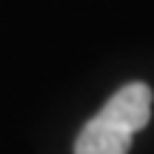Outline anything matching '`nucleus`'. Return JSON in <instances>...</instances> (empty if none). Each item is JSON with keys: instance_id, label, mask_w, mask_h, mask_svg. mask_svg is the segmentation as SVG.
Masks as SVG:
<instances>
[{"instance_id": "f257e3e1", "label": "nucleus", "mask_w": 154, "mask_h": 154, "mask_svg": "<svg viewBox=\"0 0 154 154\" xmlns=\"http://www.w3.org/2000/svg\"><path fill=\"white\" fill-rule=\"evenodd\" d=\"M151 88L146 83H126L109 97V103L80 128L74 154H128L131 137L149 126Z\"/></svg>"}]
</instances>
